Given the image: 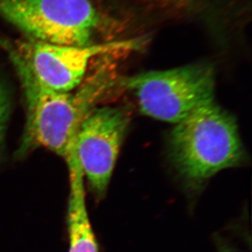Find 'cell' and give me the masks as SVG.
Masks as SVG:
<instances>
[{
	"instance_id": "cell-2",
	"label": "cell",
	"mask_w": 252,
	"mask_h": 252,
	"mask_svg": "<svg viewBox=\"0 0 252 252\" xmlns=\"http://www.w3.org/2000/svg\"><path fill=\"white\" fill-rule=\"evenodd\" d=\"M168 149L179 174L193 187L224 169L238 166L246 155L235 118L214 99L176 124Z\"/></svg>"
},
{
	"instance_id": "cell-5",
	"label": "cell",
	"mask_w": 252,
	"mask_h": 252,
	"mask_svg": "<svg viewBox=\"0 0 252 252\" xmlns=\"http://www.w3.org/2000/svg\"><path fill=\"white\" fill-rule=\"evenodd\" d=\"M129 123L128 111L122 108L96 107L83 122L69 147L68 154L76 158L97 199L106 193Z\"/></svg>"
},
{
	"instance_id": "cell-1",
	"label": "cell",
	"mask_w": 252,
	"mask_h": 252,
	"mask_svg": "<svg viewBox=\"0 0 252 252\" xmlns=\"http://www.w3.org/2000/svg\"><path fill=\"white\" fill-rule=\"evenodd\" d=\"M0 47L13 64L27 103V123L16 156L42 147L64 158L83 122L118 84L115 77L101 66L76 92H55L36 80L16 45L0 38Z\"/></svg>"
},
{
	"instance_id": "cell-6",
	"label": "cell",
	"mask_w": 252,
	"mask_h": 252,
	"mask_svg": "<svg viewBox=\"0 0 252 252\" xmlns=\"http://www.w3.org/2000/svg\"><path fill=\"white\" fill-rule=\"evenodd\" d=\"M140 45L137 39L84 47L57 45L30 39L16 47L41 85L55 92L69 93L81 84L93 57L116 51L136 50Z\"/></svg>"
},
{
	"instance_id": "cell-8",
	"label": "cell",
	"mask_w": 252,
	"mask_h": 252,
	"mask_svg": "<svg viewBox=\"0 0 252 252\" xmlns=\"http://www.w3.org/2000/svg\"><path fill=\"white\" fill-rule=\"evenodd\" d=\"M10 98L4 87L0 83V152L2 150L5 131L10 114Z\"/></svg>"
},
{
	"instance_id": "cell-3",
	"label": "cell",
	"mask_w": 252,
	"mask_h": 252,
	"mask_svg": "<svg viewBox=\"0 0 252 252\" xmlns=\"http://www.w3.org/2000/svg\"><path fill=\"white\" fill-rule=\"evenodd\" d=\"M121 85L135 92L143 114L176 124L214 99V70L203 63L188 64L139 74Z\"/></svg>"
},
{
	"instance_id": "cell-9",
	"label": "cell",
	"mask_w": 252,
	"mask_h": 252,
	"mask_svg": "<svg viewBox=\"0 0 252 252\" xmlns=\"http://www.w3.org/2000/svg\"><path fill=\"white\" fill-rule=\"evenodd\" d=\"M218 252H237L230 245L223 241L218 242Z\"/></svg>"
},
{
	"instance_id": "cell-4",
	"label": "cell",
	"mask_w": 252,
	"mask_h": 252,
	"mask_svg": "<svg viewBox=\"0 0 252 252\" xmlns=\"http://www.w3.org/2000/svg\"><path fill=\"white\" fill-rule=\"evenodd\" d=\"M0 17L30 39L84 47L99 19L89 0H0Z\"/></svg>"
},
{
	"instance_id": "cell-7",
	"label": "cell",
	"mask_w": 252,
	"mask_h": 252,
	"mask_svg": "<svg viewBox=\"0 0 252 252\" xmlns=\"http://www.w3.org/2000/svg\"><path fill=\"white\" fill-rule=\"evenodd\" d=\"M69 172V198L67 213L69 252H99L86 207L84 177L76 158L69 153L65 158Z\"/></svg>"
}]
</instances>
